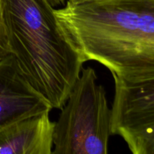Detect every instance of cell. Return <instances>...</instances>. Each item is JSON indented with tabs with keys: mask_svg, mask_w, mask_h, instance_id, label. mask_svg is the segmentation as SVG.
<instances>
[{
	"mask_svg": "<svg viewBox=\"0 0 154 154\" xmlns=\"http://www.w3.org/2000/svg\"><path fill=\"white\" fill-rule=\"evenodd\" d=\"M51 109L26 80L11 54L0 60V131L14 122Z\"/></svg>",
	"mask_w": 154,
	"mask_h": 154,
	"instance_id": "cell-5",
	"label": "cell"
},
{
	"mask_svg": "<svg viewBox=\"0 0 154 154\" xmlns=\"http://www.w3.org/2000/svg\"><path fill=\"white\" fill-rule=\"evenodd\" d=\"M111 108L92 67L83 68L55 122V154H107Z\"/></svg>",
	"mask_w": 154,
	"mask_h": 154,
	"instance_id": "cell-3",
	"label": "cell"
},
{
	"mask_svg": "<svg viewBox=\"0 0 154 154\" xmlns=\"http://www.w3.org/2000/svg\"><path fill=\"white\" fill-rule=\"evenodd\" d=\"M11 54L29 84L61 110L84 63L65 36L48 0H2Z\"/></svg>",
	"mask_w": 154,
	"mask_h": 154,
	"instance_id": "cell-2",
	"label": "cell"
},
{
	"mask_svg": "<svg viewBox=\"0 0 154 154\" xmlns=\"http://www.w3.org/2000/svg\"><path fill=\"white\" fill-rule=\"evenodd\" d=\"M69 2H72L74 3L78 2H92V1H100V0H68Z\"/></svg>",
	"mask_w": 154,
	"mask_h": 154,
	"instance_id": "cell-9",
	"label": "cell"
},
{
	"mask_svg": "<svg viewBox=\"0 0 154 154\" xmlns=\"http://www.w3.org/2000/svg\"><path fill=\"white\" fill-rule=\"evenodd\" d=\"M50 111L14 122L0 131V154H51L55 122Z\"/></svg>",
	"mask_w": 154,
	"mask_h": 154,
	"instance_id": "cell-6",
	"label": "cell"
},
{
	"mask_svg": "<svg viewBox=\"0 0 154 154\" xmlns=\"http://www.w3.org/2000/svg\"><path fill=\"white\" fill-rule=\"evenodd\" d=\"M66 0H48V2L50 3L53 8L57 7V6H62L65 4Z\"/></svg>",
	"mask_w": 154,
	"mask_h": 154,
	"instance_id": "cell-8",
	"label": "cell"
},
{
	"mask_svg": "<svg viewBox=\"0 0 154 154\" xmlns=\"http://www.w3.org/2000/svg\"><path fill=\"white\" fill-rule=\"evenodd\" d=\"M54 14L84 63L129 82L154 80V0L67 1Z\"/></svg>",
	"mask_w": 154,
	"mask_h": 154,
	"instance_id": "cell-1",
	"label": "cell"
},
{
	"mask_svg": "<svg viewBox=\"0 0 154 154\" xmlns=\"http://www.w3.org/2000/svg\"><path fill=\"white\" fill-rule=\"evenodd\" d=\"M111 134L134 154H154V80L129 82L113 76Z\"/></svg>",
	"mask_w": 154,
	"mask_h": 154,
	"instance_id": "cell-4",
	"label": "cell"
},
{
	"mask_svg": "<svg viewBox=\"0 0 154 154\" xmlns=\"http://www.w3.org/2000/svg\"><path fill=\"white\" fill-rule=\"evenodd\" d=\"M8 43L6 37L5 29L2 20V0H0V60L5 58L10 55Z\"/></svg>",
	"mask_w": 154,
	"mask_h": 154,
	"instance_id": "cell-7",
	"label": "cell"
}]
</instances>
